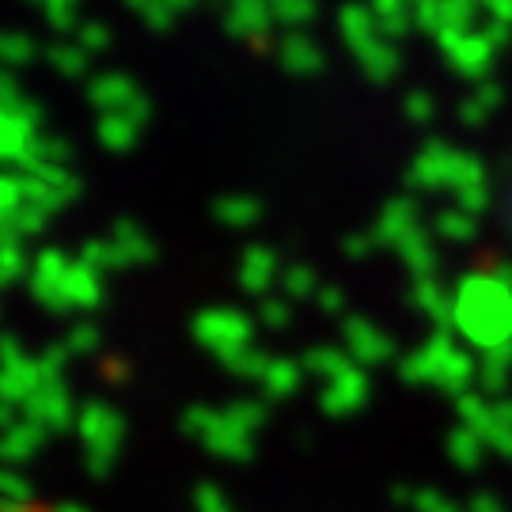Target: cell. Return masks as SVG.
I'll return each mask as SVG.
<instances>
[{
  "instance_id": "1",
  "label": "cell",
  "mask_w": 512,
  "mask_h": 512,
  "mask_svg": "<svg viewBox=\"0 0 512 512\" xmlns=\"http://www.w3.org/2000/svg\"><path fill=\"white\" fill-rule=\"evenodd\" d=\"M0 512H73V509L54 505V501H8V505H0Z\"/></svg>"
}]
</instances>
